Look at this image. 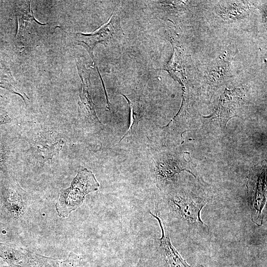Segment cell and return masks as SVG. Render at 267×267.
<instances>
[{"label": "cell", "mask_w": 267, "mask_h": 267, "mask_svg": "<svg viewBox=\"0 0 267 267\" xmlns=\"http://www.w3.org/2000/svg\"><path fill=\"white\" fill-rule=\"evenodd\" d=\"M81 260V257L71 252L65 260L60 261V267H77L80 265Z\"/></svg>", "instance_id": "14"}, {"label": "cell", "mask_w": 267, "mask_h": 267, "mask_svg": "<svg viewBox=\"0 0 267 267\" xmlns=\"http://www.w3.org/2000/svg\"><path fill=\"white\" fill-rule=\"evenodd\" d=\"M5 158L4 152L0 150V169L1 168L5 162Z\"/></svg>", "instance_id": "16"}, {"label": "cell", "mask_w": 267, "mask_h": 267, "mask_svg": "<svg viewBox=\"0 0 267 267\" xmlns=\"http://www.w3.org/2000/svg\"><path fill=\"white\" fill-rule=\"evenodd\" d=\"M100 184L92 172L86 168L79 171L70 186L61 193L55 204L59 217L67 218L81 206L87 194L98 190Z\"/></svg>", "instance_id": "2"}, {"label": "cell", "mask_w": 267, "mask_h": 267, "mask_svg": "<svg viewBox=\"0 0 267 267\" xmlns=\"http://www.w3.org/2000/svg\"><path fill=\"white\" fill-rule=\"evenodd\" d=\"M184 153L166 155L157 163L155 178L157 186L160 190L173 184L175 175L182 171H187L196 178L191 170V162L186 161Z\"/></svg>", "instance_id": "7"}, {"label": "cell", "mask_w": 267, "mask_h": 267, "mask_svg": "<svg viewBox=\"0 0 267 267\" xmlns=\"http://www.w3.org/2000/svg\"><path fill=\"white\" fill-rule=\"evenodd\" d=\"M122 95L127 100L130 106V124L128 130L121 138L119 142L124 138L133 134L144 115L143 107L139 99L129 97L124 94H122Z\"/></svg>", "instance_id": "12"}, {"label": "cell", "mask_w": 267, "mask_h": 267, "mask_svg": "<svg viewBox=\"0 0 267 267\" xmlns=\"http://www.w3.org/2000/svg\"><path fill=\"white\" fill-rule=\"evenodd\" d=\"M63 141L56 133L44 131L35 135L31 142V147L38 163L44 165L51 161L62 147Z\"/></svg>", "instance_id": "9"}, {"label": "cell", "mask_w": 267, "mask_h": 267, "mask_svg": "<svg viewBox=\"0 0 267 267\" xmlns=\"http://www.w3.org/2000/svg\"><path fill=\"white\" fill-rule=\"evenodd\" d=\"M11 119L4 112L0 111V125L11 122Z\"/></svg>", "instance_id": "15"}, {"label": "cell", "mask_w": 267, "mask_h": 267, "mask_svg": "<svg viewBox=\"0 0 267 267\" xmlns=\"http://www.w3.org/2000/svg\"><path fill=\"white\" fill-rule=\"evenodd\" d=\"M0 88L18 95L26 104V100L29 98L17 87L10 70L6 67H0Z\"/></svg>", "instance_id": "13"}, {"label": "cell", "mask_w": 267, "mask_h": 267, "mask_svg": "<svg viewBox=\"0 0 267 267\" xmlns=\"http://www.w3.org/2000/svg\"><path fill=\"white\" fill-rule=\"evenodd\" d=\"M78 74L82 81V87L78 102L79 114L81 118L87 122L93 124H102L95 112L91 92V69L85 66L84 61L78 59L76 61Z\"/></svg>", "instance_id": "8"}, {"label": "cell", "mask_w": 267, "mask_h": 267, "mask_svg": "<svg viewBox=\"0 0 267 267\" xmlns=\"http://www.w3.org/2000/svg\"><path fill=\"white\" fill-rule=\"evenodd\" d=\"M240 97L241 94L239 90H226L212 114L205 118L216 121L225 128L230 119L238 116L236 113L239 105Z\"/></svg>", "instance_id": "11"}, {"label": "cell", "mask_w": 267, "mask_h": 267, "mask_svg": "<svg viewBox=\"0 0 267 267\" xmlns=\"http://www.w3.org/2000/svg\"><path fill=\"white\" fill-rule=\"evenodd\" d=\"M0 257L9 267H60V261L0 242Z\"/></svg>", "instance_id": "5"}, {"label": "cell", "mask_w": 267, "mask_h": 267, "mask_svg": "<svg viewBox=\"0 0 267 267\" xmlns=\"http://www.w3.org/2000/svg\"><path fill=\"white\" fill-rule=\"evenodd\" d=\"M211 200L203 192L171 187L155 204V213L166 227H176L190 237L205 234L208 227L202 220L201 212Z\"/></svg>", "instance_id": "1"}, {"label": "cell", "mask_w": 267, "mask_h": 267, "mask_svg": "<svg viewBox=\"0 0 267 267\" xmlns=\"http://www.w3.org/2000/svg\"><path fill=\"white\" fill-rule=\"evenodd\" d=\"M149 213L157 220L161 228V236L158 239V251L164 267H191L172 245L168 228L159 217L151 212Z\"/></svg>", "instance_id": "10"}, {"label": "cell", "mask_w": 267, "mask_h": 267, "mask_svg": "<svg viewBox=\"0 0 267 267\" xmlns=\"http://www.w3.org/2000/svg\"><path fill=\"white\" fill-rule=\"evenodd\" d=\"M73 43L83 46L89 53L95 64L93 49L96 44L102 42H113L124 35L120 18L117 12H113L109 20L93 33H69Z\"/></svg>", "instance_id": "4"}, {"label": "cell", "mask_w": 267, "mask_h": 267, "mask_svg": "<svg viewBox=\"0 0 267 267\" xmlns=\"http://www.w3.org/2000/svg\"><path fill=\"white\" fill-rule=\"evenodd\" d=\"M247 186L248 202L252 222L260 226L264 221L263 209L266 203V173L265 170L250 173Z\"/></svg>", "instance_id": "6"}, {"label": "cell", "mask_w": 267, "mask_h": 267, "mask_svg": "<svg viewBox=\"0 0 267 267\" xmlns=\"http://www.w3.org/2000/svg\"><path fill=\"white\" fill-rule=\"evenodd\" d=\"M17 31L15 41L20 45L30 47L36 45L43 38L49 34L53 26L50 23H42L35 18L32 3L22 1L16 7Z\"/></svg>", "instance_id": "3"}]
</instances>
